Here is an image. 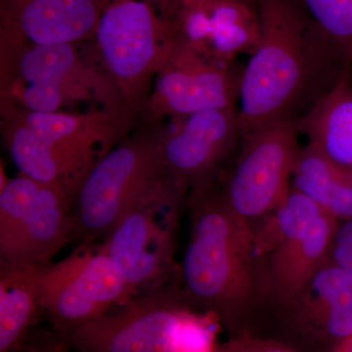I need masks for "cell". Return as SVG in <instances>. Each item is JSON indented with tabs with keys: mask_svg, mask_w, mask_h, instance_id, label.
I'll return each instance as SVG.
<instances>
[{
	"mask_svg": "<svg viewBox=\"0 0 352 352\" xmlns=\"http://www.w3.org/2000/svg\"><path fill=\"white\" fill-rule=\"evenodd\" d=\"M186 210L183 302L214 315L229 336L245 333L258 309L252 229L231 210L214 180L190 190Z\"/></svg>",
	"mask_w": 352,
	"mask_h": 352,
	"instance_id": "obj_1",
	"label": "cell"
},
{
	"mask_svg": "<svg viewBox=\"0 0 352 352\" xmlns=\"http://www.w3.org/2000/svg\"><path fill=\"white\" fill-rule=\"evenodd\" d=\"M261 38L241 76V140L294 117L296 106L336 56L300 0H256Z\"/></svg>",
	"mask_w": 352,
	"mask_h": 352,
	"instance_id": "obj_2",
	"label": "cell"
},
{
	"mask_svg": "<svg viewBox=\"0 0 352 352\" xmlns=\"http://www.w3.org/2000/svg\"><path fill=\"white\" fill-rule=\"evenodd\" d=\"M338 220L291 185L284 201L252 228L258 309L251 329L300 294L328 261Z\"/></svg>",
	"mask_w": 352,
	"mask_h": 352,
	"instance_id": "obj_3",
	"label": "cell"
},
{
	"mask_svg": "<svg viewBox=\"0 0 352 352\" xmlns=\"http://www.w3.org/2000/svg\"><path fill=\"white\" fill-rule=\"evenodd\" d=\"M188 194L184 185L164 171L102 241L134 296L180 283L176 242Z\"/></svg>",
	"mask_w": 352,
	"mask_h": 352,
	"instance_id": "obj_4",
	"label": "cell"
},
{
	"mask_svg": "<svg viewBox=\"0 0 352 352\" xmlns=\"http://www.w3.org/2000/svg\"><path fill=\"white\" fill-rule=\"evenodd\" d=\"M94 38L120 100L129 111L144 109L152 78L178 41L162 0H110Z\"/></svg>",
	"mask_w": 352,
	"mask_h": 352,
	"instance_id": "obj_5",
	"label": "cell"
},
{
	"mask_svg": "<svg viewBox=\"0 0 352 352\" xmlns=\"http://www.w3.org/2000/svg\"><path fill=\"white\" fill-rule=\"evenodd\" d=\"M156 133L113 148L83 182L72 210V243L102 242L139 196L164 173Z\"/></svg>",
	"mask_w": 352,
	"mask_h": 352,
	"instance_id": "obj_6",
	"label": "cell"
},
{
	"mask_svg": "<svg viewBox=\"0 0 352 352\" xmlns=\"http://www.w3.org/2000/svg\"><path fill=\"white\" fill-rule=\"evenodd\" d=\"M134 296L102 243L76 245L39 273V305L50 328L68 336Z\"/></svg>",
	"mask_w": 352,
	"mask_h": 352,
	"instance_id": "obj_7",
	"label": "cell"
},
{
	"mask_svg": "<svg viewBox=\"0 0 352 352\" xmlns=\"http://www.w3.org/2000/svg\"><path fill=\"white\" fill-rule=\"evenodd\" d=\"M194 311L183 302L180 283L168 285L132 296L66 338L74 352H186Z\"/></svg>",
	"mask_w": 352,
	"mask_h": 352,
	"instance_id": "obj_8",
	"label": "cell"
},
{
	"mask_svg": "<svg viewBox=\"0 0 352 352\" xmlns=\"http://www.w3.org/2000/svg\"><path fill=\"white\" fill-rule=\"evenodd\" d=\"M247 333L296 352H333L352 333V274L326 261L291 302L261 316Z\"/></svg>",
	"mask_w": 352,
	"mask_h": 352,
	"instance_id": "obj_9",
	"label": "cell"
},
{
	"mask_svg": "<svg viewBox=\"0 0 352 352\" xmlns=\"http://www.w3.org/2000/svg\"><path fill=\"white\" fill-rule=\"evenodd\" d=\"M296 120H282L241 140L242 151L222 192L231 210L252 229L291 189L300 150Z\"/></svg>",
	"mask_w": 352,
	"mask_h": 352,
	"instance_id": "obj_10",
	"label": "cell"
},
{
	"mask_svg": "<svg viewBox=\"0 0 352 352\" xmlns=\"http://www.w3.org/2000/svg\"><path fill=\"white\" fill-rule=\"evenodd\" d=\"M242 72L178 38L157 73L144 109L154 118L168 116L175 119L203 111L235 108Z\"/></svg>",
	"mask_w": 352,
	"mask_h": 352,
	"instance_id": "obj_11",
	"label": "cell"
},
{
	"mask_svg": "<svg viewBox=\"0 0 352 352\" xmlns=\"http://www.w3.org/2000/svg\"><path fill=\"white\" fill-rule=\"evenodd\" d=\"M156 138L164 170L190 192L214 180L241 139L238 111L219 109L175 118Z\"/></svg>",
	"mask_w": 352,
	"mask_h": 352,
	"instance_id": "obj_12",
	"label": "cell"
},
{
	"mask_svg": "<svg viewBox=\"0 0 352 352\" xmlns=\"http://www.w3.org/2000/svg\"><path fill=\"white\" fill-rule=\"evenodd\" d=\"M74 201L61 188L43 183L27 200L0 208V263L43 266L72 243Z\"/></svg>",
	"mask_w": 352,
	"mask_h": 352,
	"instance_id": "obj_13",
	"label": "cell"
},
{
	"mask_svg": "<svg viewBox=\"0 0 352 352\" xmlns=\"http://www.w3.org/2000/svg\"><path fill=\"white\" fill-rule=\"evenodd\" d=\"M43 139L59 177L60 188L74 201L85 178L117 142L124 116L106 111L76 116L21 112Z\"/></svg>",
	"mask_w": 352,
	"mask_h": 352,
	"instance_id": "obj_14",
	"label": "cell"
},
{
	"mask_svg": "<svg viewBox=\"0 0 352 352\" xmlns=\"http://www.w3.org/2000/svg\"><path fill=\"white\" fill-rule=\"evenodd\" d=\"M110 0H0L1 34L36 45L94 38Z\"/></svg>",
	"mask_w": 352,
	"mask_h": 352,
	"instance_id": "obj_15",
	"label": "cell"
},
{
	"mask_svg": "<svg viewBox=\"0 0 352 352\" xmlns=\"http://www.w3.org/2000/svg\"><path fill=\"white\" fill-rule=\"evenodd\" d=\"M298 132L333 163L352 170V82L349 69L322 94L302 117Z\"/></svg>",
	"mask_w": 352,
	"mask_h": 352,
	"instance_id": "obj_16",
	"label": "cell"
},
{
	"mask_svg": "<svg viewBox=\"0 0 352 352\" xmlns=\"http://www.w3.org/2000/svg\"><path fill=\"white\" fill-rule=\"evenodd\" d=\"M39 266L0 263V352H19L39 315Z\"/></svg>",
	"mask_w": 352,
	"mask_h": 352,
	"instance_id": "obj_17",
	"label": "cell"
},
{
	"mask_svg": "<svg viewBox=\"0 0 352 352\" xmlns=\"http://www.w3.org/2000/svg\"><path fill=\"white\" fill-rule=\"evenodd\" d=\"M291 185L338 221L352 219V170L314 146L300 148Z\"/></svg>",
	"mask_w": 352,
	"mask_h": 352,
	"instance_id": "obj_18",
	"label": "cell"
},
{
	"mask_svg": "<svg viewBox=\"0 0 352 352\" xmlns=\"http://www.w3.org/2000/svg\"><path fill=\"white\" fill-rule=\"evenodd\" d=\"M210 36L207 54L222 63L256 50L261 38L258 1L219 0L208 4Z\"/></svg>",
	"mask_w": 352,
	"mask_h": 352,
	"instance_id": "obj_19",
	"label": "cell"
},
{
	"mask_svg": "<svg viewBox=\"0 0 352 352\" xmlns=\"http://www.w3.org/2000/svg\"><path fill=\"white\" fill-rule=\"evenodd\" d=\"M75 44L25 46L18 54L12 73L28 85L59 82L65 94L75 91L92 72L80 61Z\"/></svg>",
	"mask_w": 352,
	"mask_h": 352,
	"instance_id": "obj_20",
	"label": "cell"
},
{
	"mask_svg": "<svg viewBox=\"0 0 352 352\" xmlns=\"http://www.w3.org/2000/svg\"><path fill=\"white\" fill-rule=\"evenodd\" d=\"M344 68L352 62V0H300Z\"/></svg>",
	"mask_w": 352,
	"mask_h": 352,
	"instance_id": "obj_21",
	"label": "cell"
},
{
	"mask_svg": "<svg viewBox=\"0 0 352 352\" xmlns=\"http://www.w3.org/2000/svg\"><path fill=\"white\" fill-rule=\"evenodd\" d=\"M20 100L28 111L36 113H55L67 101L59 82L29 85L21 91Z\"/></svg>",
	"mask_w": 352,
	"mask_h": 352,
	"instance_id": "obj_22",
	"label": "cell"
},
{
	"mask_svg": "<svg viewBox=\"0 0 352 352\" xmlns=\"http://www.w3.org/2000/svg\"><path fill=\"white\" fill-rule=\"evenodd\" d=\"M215 352H296L277 340L251 333L229 336L226 342L217 344Z\"/></svg>",
	"mask_w": 352,
	"mask_h": 352,
	"instance_id": "obj_23",
	"label": "cell"
},
{
	"mask_svg": "<svg viewBox=\"0 0 352 352\" xmlns=\"http://www.w3.org/2000/svg\"><path fill=\"white\" fill-rule=\"evenodd\" d=\"M19 352H74L65 336L50 329H32Z\"/></svg>",
	"mask_w": 352,
	"mask_h": 352,
	"instance_id": "obj_24",
	"label": "cell"
},
{
	"mask_svg": "<svg viewBox=\"0 0 352 352\" xmlns=\"http://www.w3.org/2000/svg\"><path fill=\"white\" fill-rule=\"evenodd\" d=\"M328 261L352 274V219L338 221Z\"/></svg>",
	"mask_w": 352,
	"mask_h": 352,
	"instance_id": "obj_25",
	"label": "cell"
},
{
	"mask_svg": "<svg viewBox=\"0 0 352 352\" xmlns=\"http://www.w3.org/2000/svg\"><path fill=\"white\" fill-rule=\"evenodd\" d=\"M162 1L166 6L168 12L173 18L179 9L185 8V7L206 6V4L212 3L219 0H162ZM250 1H256V0H250Z\"/></svg>",
	"mask_w": 352,
	"mask_h": 352,
	"instance_id": "obj_26",
	"label": "cell"
},
{
	"mask_svg": "<svg viewBox=\"0 0 352 352\" xmlns=\"http://www.w3.org/2000/svg\"><path fill=\"white\" fill-rule=\"evenodd\" d=\"M333 352H352V333Z\"/></svg>",
	"mask_w": 352,
	"mask_h": 352,
	"instance_id": "obj_27",
	"label": "cell"
}]
</instances>
